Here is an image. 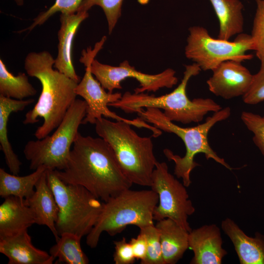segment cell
Listing matches in <instances>:
<instances>
[{"instance_id": "1", "label": "cell", "mask_w": 264, "mask_h": 264, "mask_svg": "<svg viewBox=\"0 0 264 264\" xmlns=\"http://www.w3.org/2000/svg\"><path fill=\"white\" fill-rule=\"evenodd\" d=\"M55 171L65 183L82 186L104 202L133 184L123 172L107 141L80 132L66 166Z\"/></svg>"}, {"instance_id": "2", "label": "cell", "mask_w": 264, "mask_h": 264, "mask_svg": "<svg viewBox=\"0 0 264 264\" xmlns=\"http://www.w3.org/2000/svg\"><path fill=\"white\" fill-rule=\"evenodd\" d=\"M55 59L47 51L31 52L25 57L24 69L30 77L40 82L42 91L36 104L25 115L23 123L34 124L43 118L44 122L35 132L42 139L56 129L76 99L78 83L53 68Z\"/></svg>"}, {"instance_id": "3", "label": "cell", "mask_w": 264, "mask_h": 264, "mask_svg": "<svg viewBox=\"0 0 264 264\" xmlns=\"http://www.w3.org/2000/svg\"><path fill=\"white\" fill-rule=\"evenodd\" d=\"M137 111L138 116L149 124L164 132L173 133L183 142L186 153L183 157L174 154L169 149H165L163 153L169 161L175 163L174 174L181 178L183 184L187 188L192 181L190 175L193 170L199 164L194 161L196 154H204L207 159H212L226 168L233 169L223 158L220 157L210 146L208 134L212 128L218 122L228 118L231 115V109L227 107L214 112L206 121L196 126L181 127L167 118L160 109L146 108Z\"/></svg>"}, {"instance_id": "4", "label": "cell", "mask_w": 264, "mask_h": 264, "mask_svg": "<svg viewBox=\"0 0 264 264\" xmlns=\"http://www.w3.org/2000/svg\"><path fill=\"white\" fill-rule=\"evenodd\" d=\"M201 69L196 63L185 66L181 82L172 92L159 96L144 92L126 91L121 98L109 106L119 109L126 113H136L140 109L154 108L163 110L166 117L172 122L183 124L201 122L209 112L221 110V106L210 98L190 100L186 92L190 79L198 75Z\"/></svg>"}, {"instance_id": "5", "label": "cell", "mask_w": 264, "mask_h": 264, "mask_svg": "<svg viewBox=\"0 0 264 264\" xmlns=\"http://www.w3.org/2000/svg\"><path fill=\"white\" fill-rule=\"evenodd\" d=\"M94 125L96 133L109 144L130 181L132 184L150 187L157 162L154 153L153 136H140L130 124L105 117Z\"/></svg>"}, {"instance_id": "6", "label": "cell", "mask_w": 264, "mask_h": 264, "mask_svg": "<svg viewBox=\"0 0 264 264\" xmlns=\"http://www.w3.org/2000/svg\"><path fill=\"white\" fill-rule=\"evenodd\" d=\"M158 202V195L152 189L121 191L103 202L99 217L87 236V244L91 248L97 247L104 232L113 236L128 225L140 229L154 224V211Z\"/></svg>"}, {"instance_id": "7", "label": "cell", "mask_w": 264, "mask_h": 264, "mask_svg": "<svg viewBox=\"0 0 264 264\" xmlns=\"http://www.w3.org/2000/svg\"><path fill=\"white\" fill-rule=\"evenodd\" d=\"M46 176L59 207L56 223L58 235L87 236L99 217L103 202L85 187L63 182L55 170L47 169Z\"/></svg>"}, {"instance_id": "8", "label": "cell", "mask_w": 264, "mask_h": 264, "mask_svg": "<svg viewBox=\"0 0 264 264\" xmlns=\"http://www.w3.org/2000/svg\"><path fill=\"white\" fill-rule=\"evenodd\" d=\"M87 107L85 100L76 99L52 135L27 142L23 154L30 170L41 166L48 170L65 168L79 127L86 115Z\"/></svg>"}, {"instance_id": "9", "label": "cell", "mask_w": 264, "mask_h": 264, "mask_svg": "<svg viewBox=\"0 0 264 264\" xmlns=\"http://www.w3.org/2000/svg\"><path fill=\"white\" fill-rule=\"evenodd\" d=\"M249 50H253V45L248 34L242 33L230 41L214 38L206 28L195 25L189 29L185 55L201 70L212 71L228 60L242 62L251 59L252 55L246 53Z\"/></svg>"}, {"instance_id": "10", "label": "cell", "mask_w": 264, "mask_h": 264, "mask_svg": "<svg viewBox=\"0 0 264 264\" xmlns=\"http://www.w3.org/2000/svg\"><path fill=\"white\" fill-rule=\"evenodd\" d=\"M105 43L104 39H101L95 44L93 48L88 47L86 50L83 49L79 59L86 67L85 73L78 83L75 91L77 95L82 97L87 105L86 115L82 124H95L97 120L104 116L126 122L138 128L148 129L153 132V137L159 136L162 134V131L150 125L141 118L139 117L132 120L128 119L119 116L108 108L110 104L116 102L121 98L122 94L106 92L98 81L94 78L91 71V63Z\"/></svg>"}, {"instance_id": "11", "label": "cell", "mask_w": 264, "mask_h": 264, "mask_svg": "<svg viewBox=\"0 0 264 264\" xmlns=\"http://www.w3.org/2000/svg\"><path fill=\"white\" fill-rule=\"evenodd\" d=\"M150 187L158 197L154 220L171 219L190 232L192 229L188 219L195 213V208L189 198L187 187L169 172L166 162H157Z\"/></svg>"}, {"instance_id": "12", "label": "cell", "mask_w": 264, "mask_h": 264, "mask_svg": "<svg viewBox=\"0 0 264 264\" xmlns=\"http://www.w3.org/2000/svg\"><path fill=\"white\" fill-rule=\"evenodd\" d=\"M91 71L102 87L110 93H113L115 89H122L121 82L128 78H134L139 83V87L134 89L136 93L171 88L178 82L176 71L172 68L166 69L156 74H149L137 70L126 60L119 66H114L102 64L94 59L91 63Z\"/></svg>"}, {"instance_id": "13", "label": "cell", "mask_w": 264, "mask_h": 264, "mask_svg": "<svg viewBox=\"0 0 264 264\" xmlns=\"http://www.w3.org/2000/svg\"><path fill=\"white\" fill-rule=\"evenodd\" d=\"M242 63L228 60L213 70L206 81L210 91L225 99L243 97L250 88L253 75Z\"/></svg>"}, {"instance_id": "14", "label": "cell", "mask_w": 264, "mask_h": 264, "mask_svg": "<svg viewBox=\"0 0 264 264\" xmlns=\"http://www.w3.org/2000/svg\"><path fill=\"white\" fill-rule=\"evenodd\" d=\"M220 228L204 225L189 233V248L194 253L191 264H220L227 252L222 247Z\"/></svg>"}, {"instance_id": "15", "label": "cell", "mask_w": 264, "mask_h": 264, "mask_svg": "<svg viewBox=\"0 0 264 264\" xmlns=\"http://www.w3.org/2000/svg\"><path fill=\"white\" fill-rule=\"evenodd\" d=\"M88 12L78 11L74 14H61L60 27L58 32V54L54 66L60 72L77 83L79 76L75 70L72 59L73 42L80 24L88 17Z\"/></svg>"}, {"instance_id": "16", "label": "cell", "mask_w": 264, "mask_h": 264, "mask_svg": "<svg viewBox=\"0 0 264 264\" xmlns=\"http://www.w3.org/2000/svg\"><path fill=\"white\" fill-rule=\"evenodd\" d=\"M0 252L8 259V264H52L55 259L32 244L27 230L0 239Z\"/></svg>"}, {"instance_id": "17", "label": "cell", "mask_w": 264, "mask_h": 264, "mask_svg": "<svg viewBox=\"0 0 264 264\" xmlns=\"http://www.w3.org/2000/svg\"><path fill=\"white\" fill-rule=\"evenodd\" d=\"M32 211L36 224L45 225L51 231L56 241L60 237L56 228L59 207L54 194L48 183L46 170L35 186L33 194L25 199Z\"/></svg>"}, {"instance_id": "18", "label": "cell", "mask_w": 264, "mask_h": 264, "mask_svg": "<svg viewBox=\"0 0 264 264\" xmlns=\"http://www.w3.org/2000/svg\"><path fill=\"white\" fill-rule=\"evenodd\" d=\"M224 233L232 242L241 264H264V235L256 232L247 236L232 219L226 218L221 223Z\"/></svg>"}, {"instance_id": "19", "label": "cell", "mask_w": 264, "mask_h": 264, "mask_svg": "<svg viewBox=\"0 0 264 264\" xmlns=\"http://www.w3.org/2000/svg\"><path fill=\"white\" fill-rule=\"evenodd\" d=\"M0 205V239L26 230L36 223L34 214L24 198L9 196Z\"/></svg>"}, {"instance_id": "20", "label": "cell", "mask_w": 264, "mask_h": 264, "mask_svg": "<svg viewBox=\"0 0 264 264\" xmlns=\"http://www.w3.org/2000/svg\"><path fill=\"white\" fill-rule=\"evenodd\" d=\"M157 221L164 263L175 264L189 248V232L171 219Z\"/></svg>"}, {"instance_id": "21", "label": "cell", "mask_w": 264, "mask_h": 264, "mask_svg": "<svg viewBox=\"0 0 264 264\" xmlns=\"http://www.w3.org/2000/svg\"><path fill=\"white\" fill-rule=\"evenodd\" d=\"M34 101L33 99L17 100L0 95V145L6 164L13 175H18L22 162L8 140L7 122L10 114L23 110Z\"/></svg>"}, {"instance_id": "22", "label": "cell", "mask_w": 264, "mask_h": 264, "mask_svg": "<svg viewBox=\"0 0 264 264\" xmlns=\"http://www.w3.org/2000/svg\"><path fill=\"white\" fill-rule=\"evenodd\" d=\"M219 22L218 38L229 40L243 33V5L240 0H209Z\"/></svg>"}, {"instance_id": "23", "label": "cell", "mask_w": 264, "mask_h": 264, "mask_svg": "<svg viewBox=\"0 0 264 264\" xmlns=\"http://www.w3.org/2000/svg\"><path fill=\"white\" fill-rule=\"evenodd\" d=\"M47 169L41 166L24 176L10 174L0 168V196H14L27 199L34 193L38 181Z\"/></svg>"}, {"instance_id": "24", "label": "cell", "mask_w": 264, "mask_h": 264, "mask_svg": "<svg viewBox=\"0 0 264 264\" xmlns=\"http://www.w3.org/2000/svg\"><path fill=\"white\" fill-rule=\"evenodd\" d=\"M82 238L71 233H64L60 236L56 243L49 249V254L57 262L66 264H87L89 260L83 252Z\"/></svg>"}, {"instance_id": "25", "label": "cell", "mask_w": 264, "mask_h": 264, "mask_svg": "<svg viewBox=\"0 0 264 264\" xmlns=\"http://www.w3.org/2000/svg\"><path fill=\"white\" fill-rule=\"evenodd\" d=\"M37 90L29 82L25 73L12 74L0 59V95L17 100L35 95Z\"/></svg>"}, {"instance_id": "26", "label": "cell", "mask_w": 264, "mask_h": 264, "mask_svg": "<svg viewBox=\"0 0 264 264\" xmlns=\"http://www.w3.org/2000/svg\"><path fill=\"white\" fill-rule=\"evenodd\" d=\"M84 0H55L54 4L46 10L41 12L33 19L32 23L27 28L21 30L19 33L32 31L37 26L45 23L57 12L61 14H71L76 13Z\"/></svg>"}, {"instance_id": "27", "label": "cell", "mask_w": 264, "mask_h": 264, "mask_svg": "<svg viewBox=\"0 0 264 264\" xmlns=\"http://www.w3.org/2000/svg\"><path fill=\"white\" fill-rule=\"evenodd\" d=\"M124 0H84L78 11H88L94 6H99L103 10L110 34L121 16V7Z\"/></svg>"}, {"instance_id": "28", "label": "cell", "mask_w": 264, "mask_h": 264, "mask_svg": "<svg viewBox=\"0 0 264 264\" xmlns=\"http://www.w3.org/2000/svg\"><path fill=\"white\" fill-rule=\"evenodd\" d=\"M145 235L147 242V252L141 264H165L158 231L152 224L139 229Z\"/></svg>"}, {"instance_id": "29", "label": "cell", "mask_w": 264, "mask_h": 264, "mask_svg": "<svg viewBox=\"0 0 264 264\" xmlns=\"http://www.w3.org/2000/svg\"><path fill=\"white\" fill-rule=\"evenodd\" d=\"M256 9L251 35L253 50L260 61L264 60V0H256Z\"/></svg>"}, {"instance_id": "30", "label": "cell", "mask_w": 264, "mask_h": 264, "mask_svg": "<svg viewBox=\"0 0 264 264\" xmlns=\"http://www.w3.org/2000/svg\"><path fill=\"white\" fill-rule=\"evenodd\" d=\"M241 118L247 129L253 134V141L264 156V116L242 111Z\"/></svg>"}, {"instance_id": "31", "label": "cell", "mask_w": 264, "mask_h": 264, "mask_svg": "<svg viewBox=\"0 0 264 264\" xmlns=\"http://www.w3.org/2000/svg\"><path fill=\"white\" fill-rule=\"evenodd\" d=\"M260 62V69L253 75L250 88L242 97L244 103L248 105L264 102V60Z\"/></svg>"}, {"instance_id": "32", "label": "cell", "mask_w": 264, "mask_h": 264, "mask_svg": "<svg viewBox=\"0 0 264 264\" xmlns=\"http://www.w3.org/2000/svg\"><path fill=\"white\" fill-rule=\"evenodd\" d=\"M113 261L115 264H132L136 260L130 242L125 237L113 242Z\"/></svg>"}, {"instance_id": "33", "label": "cell", "mask_w": 264, "mask_h": 264, "mask_svg": "<svg viewBox=\"0 0 264 264\" xmlns=\"http://www.w3.org/2000/svg\"><path fill=\"white\" fill-rule=\"evenodd\" d=\"M136 260H140V262L143 261L147 255V242L145 235L140 231L135 238H132L129 242Z\"/></svg>"}, {"instance_id": "34", "label": "cell", "mask_w": 264, "mask_h": 264, "mask_svg": "<svg viewBox=\"0 0 264 264\" xmlns=\"http://www.w3.org/2000/svg\"><path fill=\"white\" fill-rule=\"evenodd\" d=\"M16 4L18 6H22L24 3V0H14Z\"/></svg>"}]
</instances>
